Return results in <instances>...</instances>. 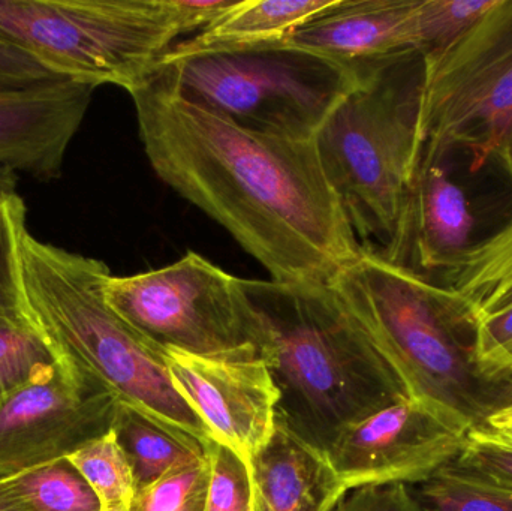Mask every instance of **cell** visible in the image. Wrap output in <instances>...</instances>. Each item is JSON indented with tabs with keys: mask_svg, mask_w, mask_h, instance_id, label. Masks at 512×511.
<instances>
[{
	"mask_svg": "<svg viewBox=\"0 0 512 511\" xmlns=\"http://www.w3.org/2000/svg\"><path fill=\"white\" fill-rule=\"evenodd\" d=\"M155 173L280 282L330 284L361 251L313 141L256 134L153 72L131 93Z\"/></svg>",
	"mask_w": 512,
	"mask_h": 511,
	"instance_id": "obj_1",
	"label": "cell"
},
{
	"mask_svg": "<svg viewBox=\"0 0 512 511\" xmlns=\"http://www.w3.org/2000/svg\"><path fill=\"white\" fill-rule=\"evenodd\" d=\"M330 285L409 399L468 432L512 404V377L481 365L478 318L447 285L364 246Z\"/></svg>",
	"mask_w": 512,
	"mask_h": 511,
	"instance_id": "obj_2",
	"label": "cell"
},
{
	"mask_svg": "<svg viewBox=\"0 0 512 511\" xmlns=\"http://www.w3.org/2000/svg\"><path fill=\"white\" fill-rule=\"evenodd\" d=\"M252 341L279 390L277 416L321 450L408 398L330 284L240 279Z\"/></svg>",
	"mask_w": 512,
	"mask_h": 511,
	"instance_id": "obj_3",
	"label": "cell"
},
{
	"mask_svg": "<svg viewBox=\"0 0 512 511\" xmlns=\"http://www.w3.org/2000/svg\"><path fill=\"white\" fill-rule=\"evenodd\" d=\"M21 284L30 324L66 371L176 437L209 446L206 426L171 381L165 348L108 305L102 261L18 237Z\"/></svg>",
	"mask_w": 512,
	"mask_h": 511,
	"instance_id": "obj_4",
	"label": "cell"
},
{
	"mask_svg": "<svg viewBox=\"0 0 512 511\" xmlns=\"http://www.w3.org/2000/svg\"><path fill=\"white\" fill-rule=\"evenodd\" d=\"M358 81L313 138L319 162L355 237L388 254L424 149V59L403 51L361 60Z\"/></svg>",
	"mask_w": 512,
	"mask_h": 511,
	"instance_id": "obj_5",
	"label": "cell"
},
{
	"mask_svg": "<svg viewBox=\"0 0 512 511\" xmlns=\"http://www.w3.org/2000/svg\"><path fill=\"white\" fill-rule=\"evenodd\" d=\"M155 72L186 101L240 128L297 141H313L358 81L357 63L285 39L168 51Z\"/></svg>",
	"mask_w": 512,
	"mask_h": 511,
	"instance_id": "obj_6",
	"label": "cell"
},
{
	"mask_svg": "<svg viewBox=\"0 0 512 511\" xmlns=\"http://www.w3.org/2000/svg\"><path fill=\"white\" fill-rule=\"evenodd\" d=\"M189 27L177 0H0V36L75 83L143 86Z\"/></svg>",
	"mask_w": 512,
	"mask_h": 511,
	"instance_id": "obj_7",
	"label": "cell"
},
{
	"mask_svg": "<svg viewBox=\"0 0 512 511\" xmlns=\"http://www.w3.org/2000/svg\"><path fill=\"white\" fill-rule=\"evenodd\" d=\"M424 146L466 152L472 171L504 162L512 137V0L495 6L453 44L423 56Z\"/></svg>",
	"mask_w": 512,
	"mask_h": 511,
	"instance_id": "obj_8",
	"label": "cell"
},
{
	"mask_svg": "<svg viewBox=\"0 0 512 511\" xmlns=\"http://www.w3.org/2000/svg\"><path fill=\"white\" fill-rule=\"evenodd\" d=\"M104 296L126 323L161 347L209 356L255 348L239 278L197 252L162 269L110 275Z\"/></svg>",
	"mask_w": 512,
	"mask_h": 511,
	"instance_id": "obj_9",
	"label": "cell"
},
{
	"mask_svg": "<svg viewBox=\"0 0 512 511\" xmlns=\"http://www.w3.org/2000/svg\"><path fill=\"white\" fill-rule=\"evenodd\" d=\"M466 437L447 414L406 398L346 426L325 456L346 492L420 485L459 458Z\"/></svg>",
	"mask_w": 512,
	"mask_h": 511,
	"instance_id": "obj_10",
	"label": "cell"
},
{
	"mask_svg": "<svg viewBox=\"0 0 512 511\" xmlns=\"http://www.w3.org/2000/svg\"><path fill=\"white\" fill-rule=\"evenodd\" d=\"M117 408L59 363L0 399V479L68 458L111 431Z\"/></svg>",
	"mask_w": 512,
	"mask_h": 511,
	"instance_id": "obj_11",
	"label": "cell"
},
{
	"mask_svg": "<svg viewBox=\"0 0 512 511\" xmlns=\"http://www.w3.org/2000/svg\"><path fill=\"white\" fill-rule=\"evenodd\" d=\"M177 392L215 443L251 467L277 422L279 390L256 348L230 354H195L165 348Z\"/></svg>",
	"mask_w": 512,
	"mask_h": 511,
	"instance_id": "obj_12",
	"label": "cell"
},
{
	"mask_svg": "<svg viewBox=\"0 0 512 511\" xmlns=\"http://www.w3.org/2000/svg\"><path fill=\"white\" fill-rule=\"evenodd\" d=\"M450 153L424 146L399 237L385 257L420 273H451L475 240L474 215L462 186L451 177Z\"/></svg>",
	"mask_w": 512,
	"mask_h": 511,
	"instance_id": "obj_13",
	"label": "cell"
},
{
	"mask_svg": "<svg viewBox=\"0 0 512 511\" xmlns=\"http://www.w3.org/2000/svg\"><path fill=\"white\" fill-rule=\"evenodd\" d=\"M95 89L90 84L62 81L0 95V164L42 182L60 177L66 150Z\"/></svg>",
	"mask_w": 512,
	"mask_h": 511,
	"instance_id": "obj_14",
	"label": "cell"
},
{
	"mask_svg": "<svg viewBox=\"0 0 512 511\" xmlns=\"http://www.w3.org/2000/svg\"><path fill=\"white\" fill-rule=\"evenodd\" d=\"M283 39L348 63L420 51L421 0H337Z\"/></svg>",
	"mask_w": 512,
	"mask_h": 511,
	"instance_id": "obj_15",
	"label": "cell"
},
{
	"mask_svg": "<svg viewBox=\"0 0 512 511\" xmlns=\"http://www.w3.org/2000/svg\"><path fill=\"white\" fill-rule=\"evenodd\" d=\"M251 511H322L346 494L324 450L277 416L276 428L249 467Z\"/></svg>",
	"mask_w": 512,
	"mask_h": 511,
	"instance_id": "obj_16",
	"label": "cell"
},
{
	"mask_svg": "<svg viewBox=\"0 0 512 511\" xmlns=\"http://www.w3.org/2000/svg\"><path fill=\"white\" fill-rule=\"evenodd\" d=\"M337 0H240L230 12L201 30L197 36L173 45L183 54L210 48L233 47L283 39Z\"/></svg>",
	"mask_w": 512,
	"mask_h": 511,
	"instance_id": "obj_17",
	"label": "cell"
},
{
	"mask_svg": "<svg viewBox=\"0 0 512 511\" xmlns=\"http://www.w3.org/2000/svg\"><path fill=\"white\" fill-rule=\"evenodd\" d=\"M111 429L131 464L135 489L207 461L203 444L171 435L128 408H117Z\"/></svg>",
	"mask_w": 512,
	"mask_h": 511,
	"instance_id": "obj_18",
	"label": "cell"
},
{
	"mask_svg": "<svg viewBox=\"0 0 512 511\" xmlns=\"http://www.w3.org/2000/svg\"><path fill=\"white\" fill-rule=\"evenodd\" d=\"M448 275L447 287L468 303L477 318L512 305V216L498 231L478 240Z\"/></svg>",
	"mask_w": 512,
	"mask_h": 511,
	"instance_id": "obj_19",
	"label": "cell"
},
{
	"mask_svg": "<svg viewBox=\"0 0 512 511\" xmlns=\"http://www.w3.org/2000/svg\"><path fill=\"white\" fill-rule=\"evenodd\" d=\"M66 461L95 492L101 511H129L135 494L134 473L113 429L84 444Z\"/></svg>",
	"mask_w": 512,
	"mask_h": 511,
	"instance_id": "obj_20",
	"label": "cell"
},
{
	"mask_svg": "<svg viewBox=\"0 0 512 511\" xmlns=\"http://www.w3.org/2000/svg\"><path fill=\"white\" fill-rule=\"evenodd\" d=\"M415 500L423 511H512V491L477 474L447 465L420 483Z\"/></svg>",
	"mask_w": 512,
	"mask_h": 511,
	"instance_id": "obj_21",
	"label": "cell"
},
{
	"mask_svg": "<svg viewBox=\"0 0 512 511\" xmlns=\"http://www.w3.org/2000/svg\"><path fill=\"white\" fill-rule=\"evenodd\" d=\"M8 479L32 511H101L95 492L66 459Z\"/></svg>",
	"mask_w": 512,
	"mask_h": 511,
	"instance_id": "obj_22",
	"label": "cell"
},
{
	"mask_svg": "<svg viewBox=\"0 0 512 511\" xmlns=\"http://www.w3.org/2000/svg\"><path fill=\"white\" fill-rule=\"evenodd\" d=\"M59 365L30 321L0 317V399L33 383Z\"/></svg>",
	"mask_w": 512,
	"mask_h": 511,
	"instance_id": "obj_23",
	"label": "cell"
},
{
	"mask_svg": "<svg viewBox=\"0 0 512 511\" xmlns=\"http://www.w3.org/2000/svg\"><path fill=\"white\" fill-rule=\"evenodd\" d=\"M24 228V201L17 192L0 189V317L15 321H29L18 257V237Z\"/></svg>",
	"mask_w": 512,
	"mask_h": 511,
	"instance_id": "obj_24",
	"label": "cell"
},
{
	"mask_svg": "<svg viewBox=\"0 0 512 511\" xmlns=\"http://www.w3.org/2000/svg\"><path fill=\"white\" fill-rule=\"evenodd\" d=\"M207 489L206 461L135 489L129 511H206Z\"/></svg>",
	"mask_w": 512,
	"mask_h": 511,
	"instance_id": "obj_25",
	"label": "cell"
},
{
	"mask_svg": "<svg viewBox=\"0 0 512 511\" xmlns=\"http://www.w3.org/2000/svg\"><path fill=\"white\" fill-rule=\"evenodd\" d=\"M496 0H421L420 53L432 56L453 44Z\"/></svg>",
	"mask_w": 512,
	"mask_h": 511,
	"instance_id": "obj_26",
	"label": "cell"
},
{
	"mask_svg": "<svg viewBox=\"0 0 512 511\" xmlns=\"http://www.w3.org/2000/svg\"><path fill=\"white\" fill-rule=\"evenodd\" d=\"M209 489L206 511L251 510V480L248 468L227 447L210 441L206 447Z\"/></svg>",
	"mask_w": 512,
	"mask_h": 511,
	"instance_id": "obj_27",
	"label": "cell"
},
{
	"mask_svg": "<svg viewBox=\"0 0 512 511\" xmlns=\"http://www.w3.org/2000/svg\"><path fill=\"white\" fill-rule=\"evenodd\" d=\"M454 464L512 491V440L493 429L468 432Z\"/></svg>",
	"mask_w": 512,
	"mask_h": 511,
	"instance_id": "obj_28",
	"label": "cell"
},
{
	"mask_svg": "<svg viewBox=\"0 0 512 511\" xmlns=\"http://www.w3.org/2000/svg\"><path fill=\"white\" fill-rule=\"evenodd\" d=\"M62 81L69 80L54 74L35 57L0 36V95L29 92Z\"/></svg>",
	"mask_w": 512,
	"mask_h": 511,
	"instance_id": "obj_29",
	"label": "cell"
},
{
	"mask_svg": "<svg viewBox=\"0 0 512 511\" xmlns=\"http://www.w3.org/2000/svg\"><path fill=\"white\" fill-rule=\"evenodd\" d=\"M477 356L487 371L512 377V305L478 318Z\"/></svg>",
	"mask_w": 512,
	"mask_h": 511,
	"instance_id": "obj_30",
	"label": "cell"
},
{
	"mask_svg": "<svg viewBox=\"0 0 512 511\" xmlns=\"http://www.w3.org/2000/svg\"><path fill=\"white\" fill-rule=\"evenodd\" d=\"M333 511H423L409 486H369L346 492Z\"/></svg>",
	"mask_w": 512,
	"mask_h": 511,
	"instance_id": "obj_31",
	"label": "cell"
},
{
	"mask_svg": "<svg viewBox=\"0 0 512 511\" xmlns=\"http://www.w3.org/2000/svg\"><path fill=\"white\" fill-rule=\"evenodd\" d=\"M0 511H32L9 479H0Z\"/></svg>",
	"mask_w": 512,
	"mask_h": 511,
	"instance_id": "obj_32",
	"label": "cell"
},
{
	"mask_svg": "<svg viewBox=\"0 0 512 511\" xmlns=\"http://www.w3.org/2000/svg\"><path fill=\"white\" fill-rule=\"evenodd\" d=\"M17 186V173L12 168L0 164V189L15 191Z\"/></svg>",
	"mask_w": 512,
	"mask_h": 511,
	"instance_id": "obj_33",
	"label": "cell"
},
{
	"mask_svg": "<svg viewBox=\"0 0 512 511\" xmlns=\"http://www.w3.org/2000/svg\"><path fill=\"white\" fill-rule=\"evenodd\" d=\"M505 165L512 171V137L510 141V146H508L507 150V158H505Z\"/></svg>",
	"mask_w": 512,
	"mask_h": 511,
	"instance_id": "obj_34",
	"label": "cell"
},
{
	"mask_svg": "<svg viewBox=\"0 0 512 511\" xmlns=\"http://www.w3.org/2000/svg\"><path fill=\"white\" fill-rule=\"evenodd\" d=\"M342 498H339V500L334 501V503H331L330 506L325 507V509L322 511H333L334 509H336L337 504H339V501L342 500Z\"/></svg>",
	"mask_w": 512,
	"mask_h": 511,
	"instance_id": "obj_35",
	"label": "cell"
},
{
	"mask_svg": "<svg viewBox=\"0 0 512 511\" xmlns=\"http://www.w3.org/2000/svg\"><path fill=\"white\" fill-rule=\"evenodd\" d=\"M505 437L510 438V440H512V435H505Z\"/></svg>",
	"mask_w": 512,
	"mask_h": 511,
	"instance_id": "obj_36",
	"label": "cell"
},
{
	"mask_svg": "<svg viewBox=\"0 0 512 511\" xmlns=\"http://www.w3.org/2000/svg\"><path fill=\"white\" fill-rule=\"evenodd\" d=\"M249 511H251V510H249Z\"/></svg>",
	"mask_w": 512,
	"mask_h": 511,
	"instance_id": "obj_37",
	"label": "cell"
}]
</instances>
